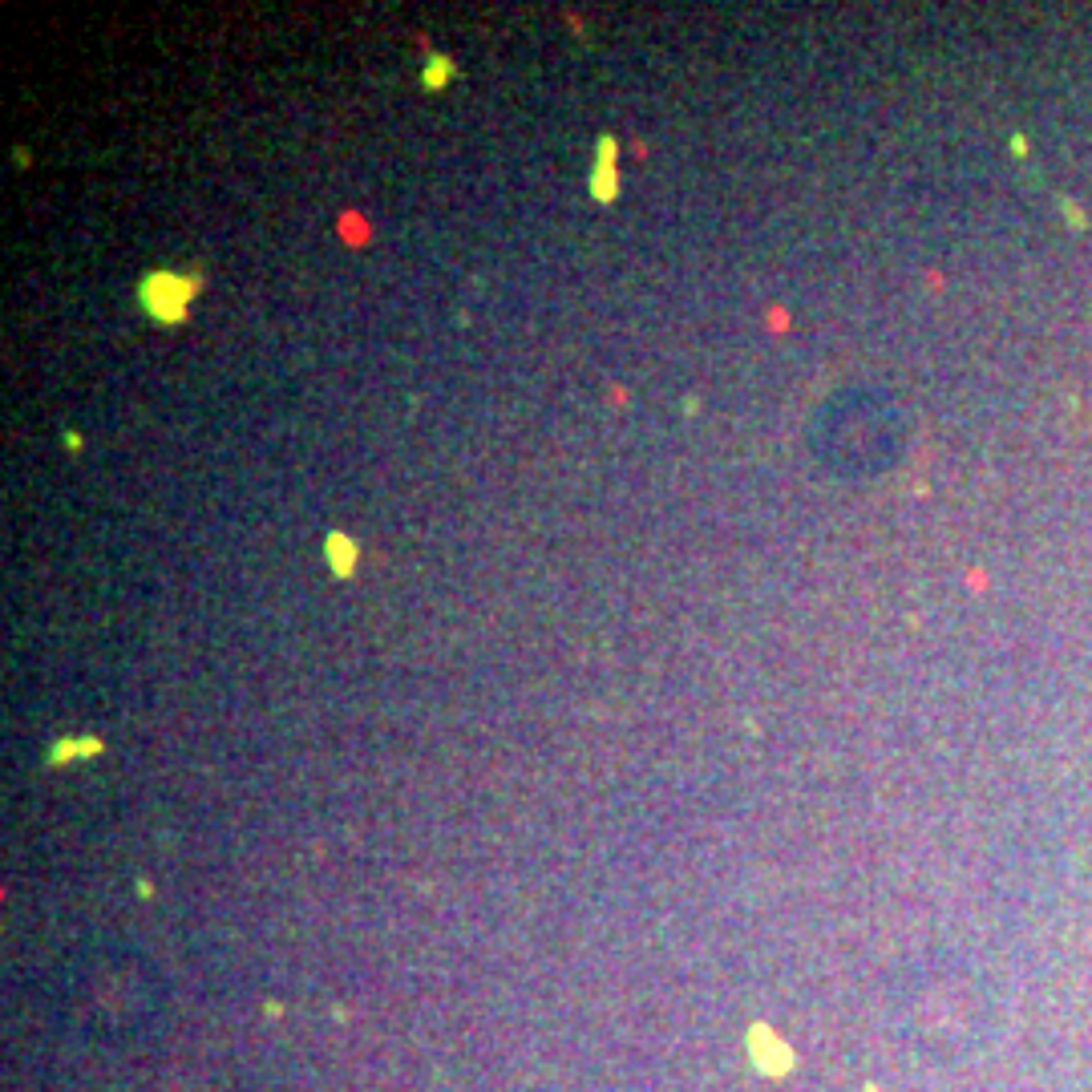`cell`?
<instances>
[{"label": "cell", "instance_id": "1", "mask_svg": "<svg viewBox=\"0 0 1092 1092\" xmlns=\"http://www.w3.org/2000/svg\"><path fill=\"white\" fill-rule=\"evenodd\" d=\"M199 292V279H186V276H174V272H154V276L142 279V304H146V312L154 320H183L186 316V304L190 296Z\"/></svg>", "mask_w": 1092, "mask_h": 1092}, {"label": "cell", "instance_id": "2", "mask_svg": "<svg viewBox=\"0 0 1092 1092\" xmlns=\"http://www.w3.org/2000/svg\"><path fill=\"white\" fill-rule=\"evenodd\" d=\"M328 562H332L336 574H352V567H356V542L348 535L332 530L328 535Z\"/></svg>", "mask_w": 1092, "mask_h": 1092}, {"label": "cell", "instance_id": "3", "mask_svg": "<svg viewBox=\"0 0 1092 1092\" xmlns=\"http://www.w3.org/2000/svg\"><path fill=\"white\" fill-rule=\"evenodd\" d=\"M615 142L612 138H603V170H595V195L599 199H615Z\"/></svg>", "mask_w": 1092, "mask_h": 1092}, {"label": "cell", "instance_id": "4", "mask_svg": "<svg viewBox=\"0 0 1092 1092\" xmlns=\"http://www.w3.org/2000/svg\"><path fill=\"white\" fill-rule=\"evenodd\" d=\"M97 749H102V741H61L49 760H53V765H65L69 757H90V753H97Z\"/></svg>", "mask_w": 1092, "mask_h": 1092}, {"label": "cell", "instance_id": "5", "mask_svg": "<svg viewBox=\"0 0 1092 1092\" xmlns=\"http://www.w3.org/2000/svg\"><path fill=\"white\" fill-rule=\"evenodd\" d=\"M449 74H453V61L449 57H429V65H425V85L429 90H442V85H449Z\"/></svg>", "mask_w": 1092, "mask_h": 1092}]
</instances>
